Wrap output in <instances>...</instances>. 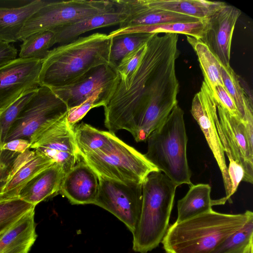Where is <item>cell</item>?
Here are the masks:
<instances>
[{
	"label": "cell",
	"instance_id": "obj_15",
	"mask_svg": "<svg viewBox=\"0 0 253 253\" xmlns=\"http://www.w3.org/2000/svg\"><path fill=\"white\" fill-rule=\"evenodd\" d=\"M55 163L36 150H27L14 160L2 189L0 202L16 198L23 187L40 172Z\"/></svg>",
	"mask_w": 253,
	"mask_h": 253
},
{
	"label": "cell",
	"instance_id": "obj_41",
	"mask_svg": "<svg viewBox=\"0 0 253 253\" xmlns=\"http://www.w3.org/2000/svg\"><path fill=\"white\" fill-rule=\"evenodd\" d=\"M1 150V144H0V152Z\"/></svg>",
	"mask_w": 253,
	"mask_h": 253
},
{
	"label": "cell",
	"instance_id": "obj_10",
	"mask_svg": "<svg viewBox=\"0 0 253 253\" xmlns=\"http://www.w3.org/2000/svg\"><path fill=\"white\" fill-rule=\"evenodd\" d=\"M66 116L37 131L31 138L33 149L60 165L65 173L80 159L74 128Z\"/></svg>",
	"mask_w": 253,
	"mask_h": 253
},
{
	"label": "cell",
	"instance_id": "obj_25",
	"mask_svg": "<svg viewBox=\"0 0 253 253\" xmlns=\"http://www.w3.org/2000/svg\"><path fill=\"white\" fill-rule=\"evenodd\" d=\"M205 19L196 22L169 23L155 25L139 26L120 28L111 32L110 38L135 33H176L202 39L205 28Z\"/></svg>",
	"mask_w": 253,
	"mask_h": 253
},
{
	"label": "cell",
	"instance_id": "obj_33",
	"mask_svg": "<svg viewBox=\"0 0 253 253\" xmlns=\"http://www.w3.org/2000/svg\"><path fill=\"white\" fill-rule=\"evenodd\" d=\"M37 89L23 93L11 103L0 108V142L1 147L10 128Z\"/></svg>",
	"mask_w": 253,
	"mask_h": 253
},
{
	"label": "cell",
	"instance_id": "obj_37",
	"mask_svg": "<svg viewBox=\"0 0 253 253\" xmlns=\"http://www.w3.org/2000/svg\"><path fill=\"white\" fill-rule=\"evenodd\" d=\"M212 92L214 99L218 104L225 108L231 114L241 118L233 99L224 86L216 85Z\"/></svg>",
	"mask_w": 253,
	"mask_h": 253
},
{
	"label": "cell",
	"instance_id": "obj_23",
	"mask_svg": "<svg viewBox=\"0 0 253 253\" xmlns=\"http://www.w3.org/2000/svg\"><path fill=\"white\" fill-rule=\"evenodd\" d=\"M211 187L208 184H192L186 194L177 202V217L181 222L211 211L219 205L218 200L211 197Z\"/></svg>",
	"mask_w": 253,
	"mask_h": 253
},
{
	"label": "cell",
	"instance_id": "obj_8",
	"mask_svg": "<svg viewBox=\"0 0 253 253\" xmlns=\"http://www.w3.org/2000/svg\"><path fill=\"white\" fill-rule=\"evenodd\" d=\"M68 111L66 104L50 88L40 86L10 128L4 143L19 138L30 141L37 131L62 118Z\"/></svg>",
	"mask_w": 253,
	"mask_h": 253
},
{
	"label": "cell",
	"instance_id": "obj_7",
	"mask_svg": "<svg viewBox=\"0 0 253 253\" xmlns=\"http://www.w3.org/2000/svg\"><path fill=\"white\" fill-rule=\"evenodd\" d=\"M115 0H47L25 23L19 41L36 33L51 31L109 10Z\"/></svg>",
	"mask_w": 253,
	"mask_h": 253
},
{
	"label": "cell",
	"instance_id": "obj_13",
	"mask_svg": "<svg viewBox=\"0 0 253 253\" xmlns=\"http://www.w3.org/2000/svg\"><path fill=\"white\" fill-rule=\"evenodd\" d=\"M241 14L239 9L225 3L205 19V28L201 40L223 66H230L233 34Z\"/></svg>",
	"mask_w": 253,
	"mask_h": 253
},
{
	"label": "cell",
	"instance_id": "obj_22",
	"mask_svg": "<svg viewBox=\"0 0 253 253\" xmlns=\"http://www.w3.org/2000/svg\"><path fill=\"white\" fill-rule=\"evenodd\" d=\"M47 0H34L18 7H0V41H19V35L27 20Z\"/></svg>",
	"mask_w": 253,
	"mask_h": 253
},
{
	"label": "cell",
	"instance_id": "obj_14",
	"mask_svg": "<svg viewBox=\"0 0 253 253\" xmlns=\"http://www.w3.org/2000/svg\"><path fill=\"white\" fill-rule=\"evenodd\" d=\"M118 78L116 69L109 65H103L72 84L51 89L69 110L97 92L106 91L111 94Z\"/></svg>",
	"mask_w": 253,
	"mask_h": 253
},
{
	"label": "cell",
	"instance_id": "obj_24",
	"mask_svg": "<svg viewBox=\"0 0 253 253\" xmlns=\"http://www.w3.org/2000/svg\"><path fill=\"white\" fill-rule=\"evenodd\" d=\"M151 7L205 19L225 2L203 0H145Z\"/></svg>",
	"mask_w": 253,
	"mask_h": 253
},
{
	"label": "cell",
	"instance_id": "obj_31",
	"mask_svg": "<svg viewBox=\"0 0 253 253\" xmlns=\"http://www.w3.org/2000/svg\"><path fill=\"white\" fill-rule=\"evenodd\" d=\"M253 242V217L224 239L211 253H240Z\"/></svg>",
	"mask_w": 253,
	"mask_h": 253
},
{
	"label": "cell",
	"instance_id": "obj_20",
	"mask_svg": "<svg viewBox=\"0 0 253 253\" xmlns=\"http://www.w3.org/2000/svg\"><path fill=\"white\" fill-rule=\"evenodd\" d=\"M65 174L62 167L54 163L30 181L20 191L19 198L36 206L59 193Z\"/></svg>",
	"mask_w": 253,
	"mask_h": 253
},
{
	"label": "cell",
	"instance_id": "obj_9",
	"mask_svg": "<svg viewBox=\"0 0 253 253\" xmlns=\"http://www.w3.org/2000/svg\"><path fill=\"white\" fill-rule=\"evenodd\" d=\"M98 178L99 191L94 205L113 214L133 234L141 213L143 183H124Z\"/></svg>",
	"mask_w": 253,
	"mask_h": 253
},
{
	"label": "cell",
	"instance_id": "obj_27",
	"mask_svg": "<svg viewBox=\"0 0 253 253\" xmlns=\"http://www.w3.org/2000/svg\"><path fill=\"white\" fill-rule=\"evenodd\" d=\"M221 74L224 86L233 99L241 119L245 123L249 115H253L252 95L245 88V84L230 65H222Z\"/></svg>",
	"mask_w": 253,
	"mask_h": 253
},
{
	"label": "cell",
	"instance_id": "obj_11",
	"mask_svg": "<svg viewBox=\"0 0 253 253\" xmlns=\"http://www.w3.org/2000/svg\"><path fill=\"white\" fill-rule=\"evenodd\" d=\"M191 113L203 132L208 145L222 174L226 196V202H231V184L228 173L225 154L217 133L214 117L217 114L216 102L210 87L203 81L200 90L192 100Z\"/></svg>",
	"mask_w": 253,
	"mask_h": 253
},
{
	"label": "cell",
	"instance_id": "obj_29",
	"mask_svg": "<svg viewBox=\"0 0 253 253\" xmlns=\"http://www.w3.org/2000/svg\"><path fill=\"white\" fill-rule=\"evenodd\" d=\"M54 34L50 31L38 32L25 39L20 45L19 57L43 60L54 44Z\"/></svg>",
	"mask_w": 253,
	"mask_h": 253
},
{
	"label": "cell",
	"instance_id": "obj_4",
	"mask_svg": "<svg viewBox=\"0 0 253 253\" xmlns=\"http://www.w3.org/2000/svg\"><path fill=\"white\" fill-rule=\"evenodd\" d=\"M178 186L160 171H152L142 183L141 213L133 235L132 249L148 253L158 247L169 227Z\"/></svg>",
	"mask_w": 253,
	"mask_h": 253
},
{
	"label": "cell",
	"instance_id": "obj_38",
	"mask_svg": "<svg viewBox=\"0 0 253 253\" xmlns=\"http://www.w3.org/2000/svg\"><path fill=\"white\" fill-rule=\"evenodd\" d=\"M17 49L11 44L0 41V67L17 58Z\"/></svg>",
	"mask_w": 253,
	"mask_h": 253
},
{
	"label": "cell",
	"instance_id": "obj_26",
	"mask_svg": "<svg viewBox=\"0 0 253 253\" xmlns=\"http://www.w3.org/2000/svg\"><path fill=\"white\" fill-rule=\"evenodd\" d=\"M186 37L198 57L204 81L212 91L217 85L224 86L221 74L222 64L217 57L201 39L189 36Z\"/></svg>",
	"mask_w": 253,
	"mask_h": 253
},
{
	"label": "cell",
	"instance_id": "obj_19",
	"mask_svg": "<svg viewBox=\"0 0 253 253\" xmlns=\"http://www.w3.org/2000/svg\"><path fill=\"white\" fill-rule=\"evenodd\" d=\"M115 6L109 10L50 31L54 34V44L68 43L80 35L95 29L120 25L127 15L119 0H115Z\"/></svg>",
	"mask_w": 253,
	"mask_h": 253
},
{
	"label": "cell",
	"instance_id": "obj_2",
	"mask_svg": "<svg viewBox=\"0 0 253 253\" xmlns=\"http://www.w3.org/2000/svg\"><path fill=\"white\" fill-rule=\"evenodd\" d=\"M163 40L154 33L146 42L145 52L135 69L126 78L118 77L103 106L104 125L110 132L126 130L135 135L137 121L147 87L153 74Z\"/></svg>",
	"mask_w": 253,
	"mask_h": 253
},
{
	"label": "cell",
	"instance_id": "obj_32",
	"mask_svg": "<svg viewBox=\"0 0 253 253\" xmlns=\"http://www.w3.org/2000/svg\"><path fill=\"white\" fill-rule=\"evenodd\" d=\"M36 206L20 198L0 202V235Z\"/></svg>",
	"mask_w": 253,
	"mask_h": 253
},
{
	"label": "cell",
	"instance_id": "obj_28",
	"mask_svg": "<svg viewBox=\"0 0 253 253\" xmlns=\"http://www.w3.org/2000/svg\"><path fill=\"white\" fill-rule=\"evenodd\" d=\"M74 130L79 154L100 149L108 143L113 134L84 123L75 126Z\"/></svg>",
	"mask_w": 253,
	"mask_h": 253
},
{
	"label": "cell",
	"instance_id": "obj_12",
	"mask_svg": "<svg viewBox=\"0 0 253 253\" xmlns=\"http://www.w3.org/2000/svg\"><path fill=\"white\" fill-rule=\"evenodd\" d=\"M42 61L19 57L0 67V108L40 86Z\"/></svg>",
	"mask_w": 253,
	"mask_h": 253
},
{
	"label": "cell",
	"instance_id": "obj_21",
	"mask_svg": "<svg viewBox=\"0 0 253 253\" xmlns=\"http://www.w3.org/2000/svg\"><path fill=\"white\" fill-rule=\"evenodd\" d=\"M35 209L0 235V253H28L37 237Z\"/></svg>",
	"mask_w": 253,
	"mask_h": 253
},
{
	"label": "cell",
	"instance_id": "obj_6",
	"mask_svg": "<svg viewBox=\"0 0 253 253\" xmlns=\"http://www.w3.org/2000/svg\"><path fill=\"white\" fill-rule=\"evenodd\" d=\"M79 155L98 177L124 183H142L150 173L159 171L144 154L126 144L114 133L100 149Z\"/></svg>",
	"mask_w": 253,
	"mask_h": 253
},
{
	"label": "cell",
	"instance_id": "obj_30",
	"mask_svg": "<svg viewBox=\"0 0 253 253\" xmlns=\"http://www.w3.org/2000/svg\"><path fill=\"white\" fill-rule=\"evenodd\" d=\"M153 34H129L113 37L110 60L111 66L116 69L126 55L145 43Z\"/></svg>",
	"mask_w": 253,
	"mask_h": 253
},
{
	"label": "cell",
	"instance_id": "obj_35",
	"mask_svg": "<svg viewBox=\"0 0 253 253\" xmlns=\"http://www.w3.org/2000/svg\"><path fill=\"white\" fill-rule=\"evenodd\" d=\"M146 42L129 52L118 64L116 71L120 79L126 78L137 67L146 50Z\"/></svg>",
	"mask_w": 253,
	"mask_h": 253
},
{
	"label": "cell",
	"instance_id": "obj_36",
	"mask_svg": "<svg viewBox=\"0 0 253 253\" xmlns=\"http://www.w3.org/2000/svg\"><path fill=\"white\" fill-rule=\"evenodd\" d=\"M19 154L2 149L0 152V198L13 163Z\"/></svg>",
	"mask_w": 253,
	"mask_h": 253
},
{
	"label": "cell",
	"instance_id": "obj_39",
	"mask_svg": "<svg viewBox=\"0 0 253 253\" xmlns=\"http://www.w3.org/2000/svg\"><path fill=\"white\" fill-rule=\"evenodd\" d=\"M31 146L29 140L19 138L5 142L2 145L1 149L22 153L30 149Z\"/></svg>",
	"mask_w": 253,
	"mask_h": 253
},
{
	"label": "cell",
	"instance_id": "obj_3",
	"mask_svg": "<svg viewBox=\"0 0 253 253\" xmlns=\"http://www.w3.org/2000/svg\"><path fill=\"white\" fill-rule=\"evenodd\" d=\"M252 211L238 214L209 212L169 226L161 243L166 253H211L241 228Z\"/></svg>",
	"mask_w": 253,
	"mask_h": 253
},
{
	"label": "cell",
	"instance_id": "obj_18",
	"mask_svg": "<svg viewBox=\"0 0 253 253\" xmlns=\"http://www.w3.org/2000/svg\"><path fill=\"white\" fill-rule=\"evenodd\" d=\"M119 2L127 15L125 20L119 25L120 28L204 20L151 7L145 0H119Z\"/></svg>",
	"mask_w": 253,
	"mask_h": 253
},
{
	"label": "cell",
	"instance_id": "obj_40",
	"mask_svg": "<svg viewBox=\"0 0 253 253\" xmlns=\"http://www.w3.org/2000/svg\"><path fill=\"white\" fill-rule=\"evenodd\" d=\"M240 253H253V242L250 243Z\"/></svg>",
	"mask_w": 253,
	"mask_h": 253
},
{
	"label": "cell",
	"instance_id": "obj_34",
	"mask_svg": "<svg viewBox=\"0 0 253 253\" xmlns=\"http://www.w3.org/2000/svg\"><path fill=\"white\" fill-rule=\"evenodd\" d=\"M111 93L99 91L89 97L81 104L68 110L66 120L69 125L74 127L91 109L104 106L107 103Z\"/></svg>",
	"mask_w": 253,
	"mask_h": 253
},
{
	"label": "cell",
	"instance_id": "obj_1",
	"mask_svg": "<svg viewBox=\"0 0 253 253\" xmlns=\"http://www.w3.org/2000/svg\"><path fill=\"white\" fill-rule=\"evenodd\" d=\"M112 42L108 35L95 33L50 50L42 61L40 86L53 88L68 85L100 66L110 65Z\"/></svg>",
	"mask_w": 253,
	"mask_h": 253
},
{
	"label": "cell",
	"instance_id": "obj_16",
	"mask_svg": "<svg viewBox=\"0 0 253 253\" xmlns=\"http://www.w3.org/2000/svg\"><path fill=\"white\" fill-rule=\"evenodd\" d=\"M99 187L95 172L80 158L63 178L59 194L72 205L93 204Z\"/></svg>",
	"mask_w": 253,
	"mask_h": 253
},
{
	"label": "cell",
	"instance_id": "obj_5",
	"mask_svg": "<svg viewBox=\"0 0 253 253\" xmlns=\"http://www.w3.org/2000/svg\"><path fill=\"white\" fill-rule=\"evenodd\" d=\"M147 159L178 186L192 185L187 158L188 138L184 112L176 105L165 122L148 136Z\"/></svg>",
	"mask_w": 253,
	"mask_h": 253
},
{
	"label": "cell",
	"instance_id": "obj_17",
	"mask_svg": "<svg viewBox=\"0 0 253 253\" xmlns=\"http://www.w3.org/2000/svg\"><path fill=\"white\" fill-rule=\"evenodd\" d=\"M216 107L221 128L230 146L239 157L244 169L242 181L253 184V150L251 149L248 143L245 122L217 102Z\"/></svg>",
	"mask_w": 253,
	"mask_h": 253
}]
</instances>
